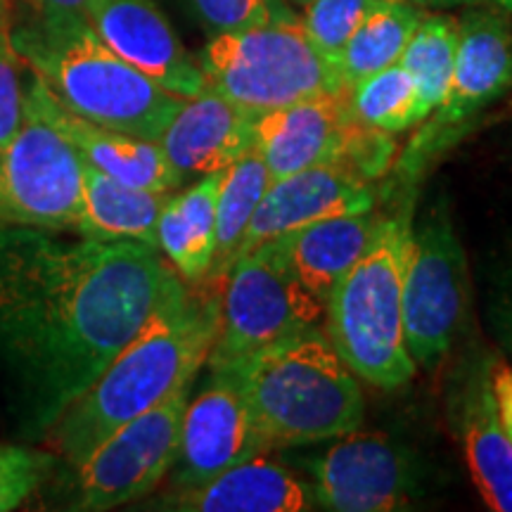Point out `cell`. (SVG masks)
<instances>
[{
	"instance_id": "cell-1",
	"label": "cell",
	"mask_w": 512,
	"mask_h": 512,
	"mask_svg": "<svg viewBox=\"0 0 512 512\" xmlns=\"http://www.w3.org/2000/svg\"><path fill=\"white\" fill-rule=\"evenodd\" d=\"M157 247L0 226V363L46 432L181 287Z\"/></svg>"
},
{
	"instance_id": "cell-2",
	"label": "cell",
	"mask_w": 512,
	"mask_h": 512,
	"mask_svg": "<svg viewBox=\"0 0 512 512\" xmlns=\"http://www.w3.org/2000/svg\"><path fill=\"white\" fill-rule=\"evenodd\" d=\"M219 306L221 292L178 287L43 432L57 460L76 467L121 425L195 380L219 335Z\"/></svg>"
},
{
	"instance_id": "cell-3",
	"label": "cell",
	"mask_w": 512,
	"mask_h": 512,
	"mask_svg": "<svg viewBox=\"0 0 512 512\" xmlns=\"http://www.w3.org/2000/svg\"><path fill=\"white\" fill-rule=\"evenodd\" d=\"M22 62L62 107L93 124L159 140L183 100L105 46L81 15H53L12 29Z\"/></svg>"
},
{
	"instance_id": "cell-4",
	"label": "cell",
	"mask_w": 512,
	"mask_h": 512,
	"mask_svg": "<svg viewBox=\"0 0 512 512\" xmlns=\"http://www.w3.org/2000/svg\"><path fill=\"white\" fill-rule=\"evenodd\" d=\"M235 373L266 451L323 444L363 425L358 377L318 328L273 344Z\"/></svg>"
},
{
	"instance_id": "cell-5",
	"label": "cell",
	"mask_w": 512,
	"mask_h": 512,
	"mask_svg": "<svg viewBox=\"0 0 512 512\" xmlns=\"http://www.w3.org/2000/svg\"><path fill=\"white\" fill-rule=\"evenodd\" d=\"M413 230V195L401 197L396 214L325 302V332L351 373L370 387L396 392L418 368L408 351L403 323V275Z\"/></svg>"
},
{
	"instance_id": "cell-6",
	"label": "cell",
	"mask_w": 512,
	"mask_h": 512,
	"mask_svg": "<svg viewBox=\"0 0 512 512\" xmlns=\"http://www.w3.org/2000/svg\"><path fill=\"white\" fill-rule=\"evenodd\" d=\"M197 62L209 91L252 114L349 88L339 64L285 12L261 27L214 34Z\"/></svg>"
},
{
	"instance_id": "cell-7",
	"label": "cell",
	"mask_w": 512,
	"mask_h": 512,
	"mask_svg": "<svg viewBox=\"0 0 512 512\" xmlns=\"http://www.w3.org/2000/svg\"><path fill=\"white\" fill-rule=\"evenodd\" d=\"M512 91V17L496 5H470L458 17V46L444 100L420 124L394 164L401 195L448 147L465 136L486 107Z\"/></svg>"
},
{
	"instance_id": "cell-8",
	"label": "cell",
	"mask_w": 512,
	"mask_h": 512,
	"mask_svg": "<svg viewBox=\"0 0 512 512\" xmlns=\"http://www.w3.org/2000/svg\"><path fill=\"white\" fill-rule=\"evenodd\" d=\"M83 162L48 112V88L31 76L22 126L0 147V226L76 233Z\"/></svg>"
},
{
	"instance_id": "cell-9",
	"label": "cell",
	"mask_w": 512,
	"mask_h": 512,
	"mask_svg": "<svg viewBox=\"0 0 512 512\" xmlns=\"http://www.w3.org/2000/svg\"><path fill=\"white\" fill-rule=\"evenodd\" d=\"M325 304L283 266L268 242L242 254L221 287L219 335L209 351V370H238L249 358L318 328Z\"/></svg>"
},
{
	"instance_id": "cell-10",
	"label": "cell",
	"mask_w": 512,
	"mask_h": 512,
	"mask_svg": "<svg viewBox=\"0 0 512 512\" xmlns=\"http://www.w3.org/2000/svg\"><path fill=\"white\" fill-rule=\"evenodd\" d=\"M470 316V268L446 202L411 230L403 323L415 368L434 373L456 349Z\"/></svg>"
},
{
	"instance_id": "cell-11",
	"label": "cell",
	"mask_w": 512,
	"mask_h": 512,
	"mask_svg": "<svg viewBox=\"0 0 512 512\" xmlns=\"http://www.w3.org/2000/svg\"><path fill=\"white\" fill-rule=\"evenodd\" d=\"M183 384L164 401L102 439L74 470L72 510L105 512L140 501L171 475L190 401Z\"/></svg>"
},
{
	"instance_id": "cell-12",
	"label": "cell",
	"mask_w": 512,
	"mask_h": 512,
	"mask_svg": "<svg viewBox=\"0 0 512 512\" xmlns=\"http://www.w3.org/2000/svg\"><path fill=\"white\" fill-rule=\"evenodd\" d=\"M306 460L311 498L320 510L392 512L408 508L418 489L411 453L380 432L354 430Z\"/></svg>"
},
{
	"instance_id": "cell-13",
	"label": "cell",
	"mask_w": 512,
	"mask_h": 512,
	"mask_svg": "<svg viewBox=\"0 0 512 512\" xmlns=\"http://www.w3.org/2000/svg\"><path fill=\"white\" fill-rule=\"evenodd\" d=\"M261 451L266 446L249 418L240 375L235 370H211L207 387L185 406L171 484L207 482Z\"/></svg>"
},
{
	"instance_id": "cell-14",
	"label": "cell",
	"mask_w": 512,
	"mask_h": 512,
	"mask_svg": "<svg viewBox=\"0 0 512 512\" xmlns=\"http://www.w3.org/2000/svg\"><path fill=\"white\" fill-rule=\"evenodd\" d=\"M448 418L486 508L512 512V441L491 387V356L472 354L448 384Z\"/></svg>"
},
{
	"instance_id": "cell-15",
	"label": "cell",
	"mask_w": 512,
	"mask_h": 512,
	"mask_svg": "<svg viewBox=\"0 0 512 512\" xmlns=\"http://www.w3.org/2000/svg\"><path fill=\"white\" fill-rule=\"evenodd\" d=\"M86 22L107 48L178 98L207 91L200 62L185 50L152 0H91Z\"/></svg>"
},
{
	"instance_id": "cell-16",
	"label": "cell",
	"mask_w": 512,
	"mask_h": 512,
	"mask_svg": "<svg viewBox=\"0 0 512 512\" xmlns=\"http://www.w3.org/2000/svg\"><path fill=\"white\" fill-rule=\"evenodd\" d=\"M380 197V181L361 178L339 162L318 164L271 181L254 211L238 259L261 242L302 228L306 223L375 209Z\"/></svg>"
},
{
	"instance_id": "cell-17",
	"label": "cell",
	"mask_w": 512,
	"mask_h": 512,
	"mask_svg": "<svg viewBox=\"0 0 512 512\" xmlns=\"http://www.w3.org/2000/svg\"><path fill=\"white\" fill-rule=\"evenodd\" d=\"M358 124L361 121L351 110L349 88L323 93L256 114L254 150L271 181H278L311 166L339 162Z\"/></svg>"
},
{
	"instance_id": "cell-18",
	"label": "cell",
	"mask_w": 512,
	"mask_h": 512,
	"mask_svg": "<svg viewBox=\"0 0 512 512\" xmlns=\"http://www.w3.org/2000/svg\"><path fill=\"white\" fill-rule=\"evenodd\" d=\"M152 508L176 512H302L316 505L302 479L268 456V451H261L207 482L171 486Z\"/></svg>"
},
{
	"instance_id": "cell-19",
	"label": "cell",
	"mask_w": 512,
	"mask_h": 512,
	"mask_svg": "<svg viewBox=\"0 0 512 512\" xmlns=\"http://www.w3.org/2000/svg\"><path fill=\"white\" fill-rule=\"evenodd\" d=\"M256 114L214 91L185 98L157 143L183 178L228 169L254 150Z\"/></svg>"
},
{
	"instance_id": "cell-20",
	"label": "cell",
	"mask_w": 512,
	"mask_h": 512,
	"mask_svg": "<svg viewBox=\"0 0 512 512\" xmlns=\"http://www.w3.org/2000/svg\"><path fill=\"white\" fill-rule=\"evenodd\" d=\"M387 214L380 209L320 219L268 240L278 259L320 302H328L344 273L373 247Z\"/></svg>"
},
{
	"instance_id": "cell-21",
	"label": "cell",
	"mask_w": 512,
	"mask_h": 512,
	"mask_svg": "<svg viewBox=\"0 0 512 512\" xmlns=\"http://www.w3.org/2000/svg\"><path fill=\"white\" fill-rule=\"evenodd\" d=\"M48 112L57 128L74 145V150L79 152L81 162L98 169L100 174L133 185V188L157 192H174L183 185L185 178L166 159L157 140L138 138L76 117L74 112L62 107L50 91Z\"/></svg>"
},
{
	"instance_id": "cell-22",
	"label": "cell",
	"mask_w": 512,
	"mask_h": 512,
	"mask_svg": "<svg viewBox=\"0 0 512 512\" xmlns=\"http://www.w3.org/2000/svg\"><path fill=\"white\" fill-rule=\"evenodd\" d=\"M223 171L200 176V181L181 192H169L159 214V252L188 285H202L214 261L216 204Z\"/></svg>"
},
{
	"instance_id": "cell-23",
	"label": "cell",
	"mask_w": 512,
	"mask_h": 512,
	"mask_svg": "<svg viewBox=\"0 0 512 512\" xmlns=\"http://www.w3.org/2000/svg\"><path fill=\"white\" fill-rule=\"evenodd\" d=\"M166 197L169 192L133 188L83 164L81 221L76 233L102 242L133 240L157 247V221Z\"/></svg>"
},
{
	"instance_id": "cell-24",
	"label": "cell",
	"mask_w": 512,
	"mask_h": 512,
	"mask_svg": "<svg viewBox=\"0 0 512 512\" xmlns=\"http://www.w3.org/2000/svg\"><path fill=\"white\" fill-rule=\"evenodd\" d=\"M268 183H271V176H268L256 150L247 152L245 157L223 171L219 204H216L214 261H211L202 287L211 292H221L223 280L238 259L249 223H252V216L261 197H264Z\"/></svg>"
},
{
	"instance_id": "cell-25",
	"label": "cell",
	"mask_w": 512,
	"mask_h": 512,
	"mask_svg": "<svg viewBox=\"0 0 512 512\" xmlns=\"http://www.w3.org/2000/svg\"><path fill=\"white\" fill-rule=\"evenodd\" d=\"M425 12L411 0H375L339 57L347 86L399 62Z\"/></svg>"
},
{
	"instance_id": "cell-26",
	"label": "cell",
	"mask_w": 512,
	"mask_h": 512,
	"mask_svg": "<svg viewBox=\"0 0 512 512\" xmlns=\"http://www.w3.org/2000/svg\"><path fill=\"white\" fill-rule=\"evenodd\" d=\"M458 46V19L441 12H425L415 34L401 55L418 91V107L425 121L444 100L451 83Z\"/></svg>"
},
{
	"instance_id": "cell-27",
	"label": "cell",
	"mask_w": 512,
	"mask_h": 512,
	"mask_svg": "<svg viewBox=\"0 0 512 512\" xmlns=\"http://www.w3.org/2000/svg\"><path fill=\"white\" fill-rule=\"evenodd\" d=\"M354 117L384 133H403L422 124L418 91L401 62L366 76L349 88Z\"/></svg>"
},
{
	"instance_id": "cell-28",
	"label": "cell",
	"mask_w": 512,
	"mask_h": 512,
	"mask_svg": "<svg viewBox=\"0 0 512 512\" xmlns=\"http://www.w3.org/2000/svg\"><path fill=\"white\" fill-rule=\"evenodd\" d=\"M373 3L375 0H306L299 22L320 53L339 64L344 46Z\"/></svg>"
},
{
	"instance_id": "cell-29",
	"label": "cell",
	"mask_w": 512,
	"mask_h": 512,
	"mask_svg": "<svg viewBox=\"0 0 512 512\" xmlns=\"http://www.w3.org/2000/svg\"><path fill=\"white\" fill-rule=\"evenodd\" d=\"M57 465L53 451L0 444V512L22 508Z\"/></svg>"
},
{
	"instance_id": "cell-30",
	"label": "cell",
	"mask_w": 512,
	"mask_h": 512,
	"mask_svg": "<svg viewBox=\"0 0 512 512\" xmlns=\"http://www.w3.org/2000/svg\"><path fill=\"white\" fill-rule=\"evenodd\" d=\"M22 57L12 43L10 27H0V147L22 126L27 88L22 83Z\"/></svg>"
},
{
	"instance_id": "cell-31",
	"label": "cell",
	"mask_w": 512,
	"mask_h": 512,
	"mask_svg": "<svg viewBox=\"0 0 512 512\" xmlns=\"http://www.w3.org/2000/svg\"><path fill=\"white\" fill-rule=\"evenodd\" d=\"M190 8L211 34H226L273 22L283 15L271 0H188Z\"/></svg>"
},
{
	"instance_id": "cell-32",
	"label": "cell",
	"mask_w": 512,
	"mask_h": 512,
	"mask_svg": "<svg viewBox=\"0 0 512 512\" xmlns=\"http://www.w3.org/2000/svg\"><path fill=\"white\" fill-rule=\"evenodd\" d=\"M489 320L501 347L512 356V254L505 256L491 283Z\"/></svg>"
},
{
	"instance_id": "cell-33",
	"label": "cell",
	"mask_w": 512,
	"mask_h": 512,
	"mask_svg": "<svg viewBox=\"0 0 512 512\" xmlns=\"http://www.w3.org/2000/svg\"><path fill=\"white\" fill-rule=\"evenodd\" d=\"M491 387H494L498 415L512 441V363L501 356H491Z\"/></svg>"
},
{
	"instance_id": "cell-34",
	"label": "cell",
	"mask_w": 512,
	"mask_h": 512,
	"mask_svg": "<svg viewBox=\"0 0 512 512\" xmlns=\"http://www.w3.org/2000/svg\"><path fill=\"white\" fill-rule=\"evenodd\" d=\"M34 15L53 17V15H81L86 17L91 0H24Z\"/></svg>"
},
{
	"instance_id": "cell-35",
	"label": "cell",
	"mask_w": 512,
	"mask_h": 512,
	"mask_svg": "<svg viewBox=\"0 0 512 512\" xmlns=\"http://www.w3.org/2000/svg\"><path fill=\"white\" fill-rule=\"evenodd\" d=\"M422 10H448V8H470V5H496L512 15V0H411Z\"/></svg>"
},
{
	"instance_id": "cell-36",
	"label": "cell",
	"mask_w": 512,
	"mask_h": 512,
	"mask_svg": "<svg viewBox=\"0 0 512 512\" xmlns=\"http://www.w3.org/2000/svg\"><path fill=\"white\" fill-rule=\"evenodd\" d=\"M12 3L15 0H0V27H12Z\"/></svg>"
},
{
	"instance_id": "cell-37",
	"label": "cell",
	"mask_w": 512,
	"mask_h": 512,
	"mask_svg": "<svg viewBox=\"0 0 512 512\" xmlns=\"http://www.w3.org/2000/svg\"><path fill=\"white\" fill-rule=\"evenodd\" d=\"M299 3H306V0H299Z\"/></svg>"
}]
</instances>
